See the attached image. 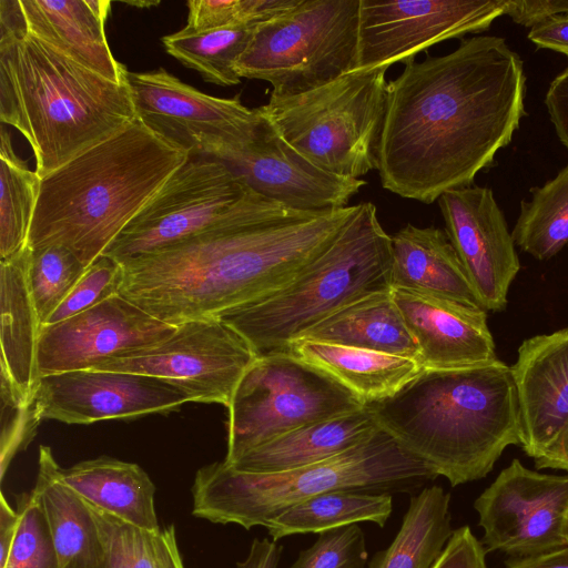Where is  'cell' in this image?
I'll return each mask as SVG.
<instances>
[{"instance_id":"obj_1","label":"cell","mask_w":568,"mask_h":568,"mask_svg":"<svg viewBox=\"0 0 568 568\" xmlns=\"http://www.w3.org/2000/svg\"><path fill=\"white\" fill-rule=\"evenodd\" d=\"M524 62L504 38L476 36L405 63L388 82L378 166L385 190L432 204L471 186L508 145L525 111Z\"/></svg>"},{"instance_id":"obj_2","label":"cell","mask_w":568,"mask_h":568,"mask_svg":"<svg viewBox=\"0 0 568 568\" xmlns=\"http://www.w3.org/2000/svg\"><path fill=\"white\" fill-rule=\"evenodd\" d=\"M356 206L303 212L250 189L204 232L121 264L119 294L173 326L217 317L290 283Z\"/></svg>"},{"instance_id":"obj_3","label":"cell","mask_w":568,"mask_h":568,"mask_svg":"<svg viewBox=\"0 0 568 568\" xmlns=\"http://www.w3.org/2000/svg\"><path fill=\"white\" fill-rule=\"evenodd\" d=\"M135 118L128 79L62 54L28 32L18 0L0 1V120L29 142L40 179Z\"/></svg>"},{"instance_id":"obj_4","label":"cell","mask_w":568,"mask_h":568,"mask_svg":"<svg viewBox=\"0 0 568 568\" xmlns=\"http://www.w3.org/2000/svg\"><path fill=\"white\" fill-rule=\"evenodd\" d=\"M366 405L379 428L453 487L484 478L508 446L520 445L516 387L500 359L423 369L392 396Z\"/></svg>"},{"instance_id":"obj_5","label":"cell","mask_w":568,"mask_h":568,"mask_svg":"<svg viewBox=\"0 0 568 568\" xmlns=\"http://www.w3.org/2000/svg\"><path fill=\"white\" fill-rule=\"evenodd\" d=\"M191 155L135 118L40 180L28 246L92 264Z\"/></svg>"},{"instance_id":"obj_6","label":"cell","mask_w":568,"mask_h":568,"mask_svg":"<svg viewBox=\"0 0 568 568\" xmlns=\"http://www.w3.org/2000/svg\"><path fill=\"white\" fill-rule=\"evenodd\" d=\"M392 236L372 202L356 210L333 242L290 283L268 296L221 314L257 356L286 351L338 310L392 291Z\"/></svg>"},{"instance_id":"obj_7","label":"cell","mask_w":568,"mask_h":568,"mask_svg":"<svg viewBox=\"0 0 568 568\" xmlns=\"http://www.w3.org/2000/svg\"><path fill=\"white\" fill-rule=\"evenodd\" d=\"M436 477L425 463L379 428L341 455L288 471L252 474L239 471L224 460L207 464L194 476L192 515L248 530L265 527L287 508L323 493L406 488Z\"/></svg>"},{"instance_id":"obj_8","label":"cell","mask_w":568,"mask_h":568,"mask_svg":"<svg viewBox=\"0 0 568 568\" xmlns=\"http://www.w3.org/2000/svg\"><path fill=\"white\" fill-rule=\"evenodd\" d=\"M387 67L347 72L311 91L258 106L280 135L318 169L361 179L377 170Z\"/></svg>"},{"instance_id":"obj_9","label":"cell","mask_w":568,"mask_h":568,"mask_svg":"<svg viewBox=\"0 0 568 568\" xmlns=\"http://www.w3.org/2000/svg\"><path fill=\"white\" fill-rule=\"evenodd\" d=\"M358 21L359 0H301L255 28L236 72L273 97L316 89L356 69Z\"/></svg>"},{"instance_id":"obj_10","label":"cell","mask_w":568,"mask_h":568,"mask_svg":"<svg viewBox=\"0 0 568 568\" xmlns=\"http://www.w3.org/2000/svg\"><path fill=\"white\" fill-rule=\"evenodd\" d=\"M365 406L332 375L290 351L260 355L244 373L227 407L224 462L232 464L286 433Z\"/></svg>"},{"instance_id":"obj_11","label":"cell","mask_w":568,"mask_h":568,"mask_svg":"<svg viewBox=\"0 0 568 568\" xmlns=\"http://www.w3.org/2000/svg\"><path fill=\"white\" fill-rule=\"evenodd\" d=\"M136 118L191 155L223 160L257 133L263 114L239 97L205 94L164 69L129 72Z\"/></svg>"},{"instance_id":"obj_12","label":"cell","mask_w":568,"mask_h":568,"mask_svg":"<svg viewBox=\"0 0 568 568\" xmlns=\"http://www.w3.org/2000/svg\"><path fill=\"white\" fill-rule=\"evenodd\" d=\"M248 190L224 162L191 158L169 178L103 255L123 264L193 237L215 224Z\"/></svg>"},{"instance_id":"obj_13","label":"cell","mask_w":568,"mask_h":568,"mask_svg":"<svg viewBox=\"0 0 568 568\" xmlns=\"http://www.w3.org/2000/svg\"><path fill=\"white\" fill-rule=\"evenodd\" d=\"M256 357L236 331L220 317H207L182 323L162 342L92 369L153 376L184 392L191 402L227 408Z\"/></svg>"},{"instance_id":"obj_14","label":"cell","mask_w":568,"mask_h":568,"mask_svg":"<svg viewBox=\"0 0 568 568\" xmlns=\"http://www.w3.org/2000/svg\"><path fill=\"white\" fill-rule=\"evenodd\" d=\"M487 551L514 558L568 546V475H549L513 459L474 503Z\"/></svg>"},{"instance_id":"obj_15","label":"cell","mask_w":568,"mask_h":568,"mask_svg":"<svg viewBox=\"0 0 568 568\" xmlns=\"http://www.w3.org/2000/svg\"><path fill=\"white\" fill-rule=\"evenodd\" d=\"M506 0H359L356 69L406 63L444 40L489 29Z\"/></svg>"},{"instance_id":"obj_16","label":"cell","mask_w":568,"mask_h":568,"mask_svg":"<svg viewBox=\"0 0 568 568\" xmlns=\"http://www.w3.org/2000/svg\"><path fill=\"white\" fill-rule=\"evenodd\" d=\"M191 403L172 384L153 376L81 369L40 377L33 392V418L88 425L116 418L168 414Z\"/></svg>"},{"instance_id":"obj_17","label":"cell","mask_w":568,"mask_h":568,"mask_svg":"<svg viewBox=\"0 0 568 568\" xmlns=\"http://www.w3.org/2000/svg\"><path fill=\"white\" fill-rule=\"evenodd\" d=\"M175 328L118 293L70 318L42 326L37 354L39 378L92 369L153 346Z\"/></svg>"},{"instance_id":"obj_18","label":"cell","mask_w":568,"mask_h":568,"mask_svg":"<svg viewBox=\"0 0 568 568\" xmlns=\"http://www.w3.org/2000/svg\"><path fill=\"white\" fill-rule=\"evenodd\" d=\"M446 234L486 311L499 312L520 263L505 216L493 191L467 186L438 199Z\"/></svg>"},{"instance_id":"obj_19","label":"cell","mask_w":568,"mask_h":568,"mask_svg":"<svg viewBox=\"0 0 568 568\" xmlns=\"http://www.w3.org/2000/svg\"><path fill=\"white\" fill-rule=\"evenodd\" d=\"M263 118L256 135L221 161L247 187L288 209L318 212L351 205L349 200L366 181L318 169Z\"/></svg>"},{"instance_id":"obj_20","label":"cell","mask_w":568,"mask_h":568,"mask_svg":"<svg viewBox=\"0 0 568 568\" xmlns=\"http://www.w3.org/2000/svg\"><path fill=\"white\" fill-rule=\"evenodd\" d=\"M510 369L520 446L538 459L568 427V327L525 339Z\"/></svg>"},{"instance_id":"obj_21","label":"cell","mask_w":568,"mask_h":568,"mask_svg":"<svg viewBox=\"0 0 568 568\" xmlns=\"http://www.w3.org/2000/svg\"><path fill=\"white\" fill-rule=\"evenodd\" d=\"M393 300L414 337L423 369H454L498 359L487 311L392 287Z\"/></svg>"},{"instance_id":"obj_22","label":"cell","mask_w":568,"mask_h":568,"mask_svg":"<svg viewBox=\"0 0 568 568\" xmlns=\"http://www.w3.org/2000/svg\"><path fill=\"white\" fill-rule=\"evenodd\" d=\"M29 33L79 64L111 80L128 79L105 36L108 0H18Z\"/></svg>"},{"instance_id":"obj_23","label":"cell","mask_w":568,"mask_h":568,"mask_svg":"<svg viewBox=\"0 0 568 568\" xmlns=\"http://www.w3.org/2000/svg\"><path fill=\"white\" fill-rule=\"evenodd\" d=\"M392 286L481 307L446 232L410 223L392 236Z\"/></svg>"},{"instance_id":"obj_24","label":"cell","mask_w":568,"mask_h":568,"mask_svg":"<svg viewBox=\"0 0 568 568\" xmlns=\"http://www.w3.org/2000/svg\"><path fill=\"white\" fill-rule=\"evenodd\" d=\"M28 244L11 257L0 260L1 378L14 395L31 405L38 374V341L41 325L30 295Z\"/></svg>"},{"instance_id":"obj_25","label":"cell","mask_w":568,"mask_h":568,"mask_svg":"<svg viewBox=\"0 0 568 568\" xmlns=\"http://www.w3.org/2000/svg\"><path fill=\"white\" fill-rule=\"evenodd\" d=\"M378 429L366 405L359 410L286 433L227 465L252 474L288 471L341 455L367 440Z\"/></svg>"},{"instance_id":"obj_26","label":"cell","mask_w":568,"mask_h":568,"mask_svg":"<svg viewBox=\"0 0 568 568\" xmlns=\"http://www.w3.org/2000/svg\"><path fill=\"white\" fill-rule=\"evenodd\" d=\"M49 446L40 445L38 475L32 489L50 527L59 568H104V554L85 500L61 478Z\"/></svg>"},{"instance_id":"obj_27","label":"cell","mask_w":568,"mask_h":568,"mask_svg":"<svg viewBox=\"0 0 568 568\" xmlns=\"http://www.w3.org/2000/svg\"><path fill=\"white\" fill-rule=\"evenodd\" d=\"M60 475L85 501L139 528L161 530L154 507L155 486L138 464L100 456L61 467Z\"/></svg>"},{"instance_id":"obj_28","label":"cell","mask_w":568,"mask_h":568,"mask_svg":"<svg viewBox=\"0 0 568 568\" xmlns=\"http://www.w3.org/2000/svg\"><path fill=\"white\" fill-rule=\"evenodd\" d=\"M300 339L374 351L419 362L417 344L393 300L392 291L367 296L338 310L310 328Z\"/></svg>"},{"instance_id":"obj_29","label":"cell","mask_w":568,"mask_h":568,"mask_svg":"<svg viewBox=\"0 0 568 568\" xmlns=\"http://www.w3.org/2000/svg\"><path fill=\"white\" fill-rule=\"evenodd\" d=\"M286 351L332 375L365 404L392 396L423 371L417 359L322 342L300 339Z\"/></svg>"},{"instance_id":"obj_30","label":"cell","mask_w":568,"mask_h":568,"mask_svg":"<svg viewBox=\"0 0 568 568\" xmlns=\"http://www.w3.org/2000/svg\"><path fill=\"white\" fill-rule=\"evenodd\" d=\"M449 501L450 495L437 485L413 496L392 544L367 568H433L454 531Z\"/></svg>"},{"instance_id":"obj_31","label":"cell","mask_w":568,"mask_h":568,"mask_svg":"<svg viewBox=\"0 0 568 568\" xmlns=\"http://www.w3.org/2000/svg\"><path fill=\"white\" fill-rule=\"evenodd\" d=\"M393 511V497L386 491L335 490L305 499L265 525L273 540L321 534L338 527L371 521L384 527Z\"/></svg>"},{"instance_id":"obj_32","label":"cell","mask_w":568,"mask_h":568,"mask_svg":"<svg viewBox=\"0 0 568 568\" xmlns=\"http://www.w3.org/2000/svg\"><path fill=\"white\" fill-rule=\"evenodd\" d=\"M523 201L511 232L515 245L539 261L555 256L568 243V164Z\"/></svg>"},{"instance_id":"obj_33","label":"cell","mask_w":568,"mask_h":568,"mask_svg":"<svg viewBox=\"0 0 568 568\" xmlns=\"http://www.w3.org/2000/svg\"><path fill=\"white\" fill-rule=\"evenodd\" d=\"M257 26H240L162 38L165 51L183 65L197 71L204 81L217 85L241 82L236 63L248 45Z\"/></svg>"},{"instance_id":"obj_34","label":"cell","mask_w":568,"mask_h":568,"mask_svg":"<svg viewBox=\"0 0 568 568\" xmlns=\"http://www.w3.org/2000/svg\"><path fill=\"white\" fill-rule=\"evenodd\" d=\"M0 260H4L28 243L41 179L14 153L4 128L0 135Z\"/></svg>"},{"instance_id":"obj_35","label":"cell","mask_w":568,"mask_h":568,"mask_svg":"<svg viewBox=\"0 0 568 568\" xmlns=\"http://www.w3.org/2000/svg\"><path fill=\"white\" fill-rule=\"evenodd\" d=\"M30 250L28 283L42 328L87 267L70 250L60 245Z\"/></svg>"},{"instance_id":"obj_36","label":"cell","mask_w":568,"mask_h":568,"mask_svg":"<svg viewBox=\"0 0 568 568\" xmlns=\"http://www.w3.org/2000/svg\"><path fill=\"white\" fill-rule=\"evenodd\" d=\"M301 0H190L184 34L210 30L258 26L298 4Z\"/></svg>"},{"instance_id":"obj_37","label":"cell","mask_w":568,"mask_h":568,"mask_svg":"<svg viewBox=\"0 0 568 568\" xmlns=\"http://www.w3.org/2000/svg\"><path fill=\"white\" fill-rule=\"evenodd\" d=\"M19 524L6 562L0 568H59L50 527L38 495L17 497Z\"/></svg>"},{"instance_id":"obj_38","label":"cell","mask_w":568,"mask_h":568,"mask_svg":"<svg viewBox=\"0 0 568 568\" xmlns=\"http://www.w3.org/2000/svg\"><path fill=\"white\" fill-rule=\"evenodd\" d=\"M104 554V568H156L153 534L85 501Z\"/></svg>"},{"instance_id":"obj_39","label":"cell","mask_w":568,"mask_h":568,"mask_svg":"<svg viewBox=\"0 0 568 568\" xmlns=\"http://www.w3.org/2000/svg\"><path fill=\"white\" fill-rule=\"evenodd\" d=\"M367 561L365 536L355 524L318 534L288 568H366Z\"/></svg>"},{"instance_id":"obj_40","label":"cell","mask_w":568,"mask_h":568,"mask_svg":"<svg viewBox=\"0 0 568 568\" xmlns=\"http://www.w3.org/2000/svg\"><path fill=\"white\" fill-rule=\"evenodd\" d=\"M122 275L123 270L119 262L101 255L87 267L81 278L50 316L45 325L70 318L118 294Z\"/></svg>"},{"instance_id":"obj_41","label":"cell","mask_w":568,"mask_h":568,"mask_svg":"<svg viewBox=\"0 0 568 568\" xmlns=\"http://www.w3.org/2000/svg\"><path fill=\"white\" fill-rule=\"evenodd\" d=\"M1 443L0 478L13 457L23 450L36 434L38 422L33 418L31 405L22 403L13 393L8 382L1 378Z\"/></svg>"},{"instance_id":"obj_42","label":"cell","mask_w":568,"mask_h":568,"mask_svg":"<svg viewBox=\"0 0 568 568\" xmlns=\"http://www.w3.org/2000/svg\"><path fill=\"white\" fill-rule=\"evenodd\" d=\"M486 550L468 526L455 529L433 568H487Z\"/></svg>"},{"instance_id":"obj_43","label":"cell","mask_w":568,"mask_h":568,"mask_svg":"<svg viewBox=\"0 0 568 568\" xmlns=\"http://www.w3.org/2000/svg\"><path fill=\"white\" fill-rule=\"evenodd\" d=\"M504 14L518 24L532 28L552 17L568 16V0H506Z\"/></svg>"},{"instance_id":"obj_44","label":"cell","mask_w":568,"mask_h":568,"mask_svg":"<svg viewBox=\"0 0 568 568\" xmlns=\"http://www.w3.org/2000/svg\"><path fill=\"white\" fill-rule=\"evenodd\" d=\"M545 104L558 139L568 149V65L551 81Z\"/></svg>"},{"instance_id":"obj_45","label":"cell","mask_w":568,"mask_h":568,"mask_svg":"<svg viewBox=\"0 0 568 568\" xmlns=\"http://www.w3.org/2000/svg\"><path fill=\"white\" fill-rule=\"evenodd\" d=\"M528 39L538 48L568 55V16H557L530 29Z\"/></svg>"},{"instance_id":"obj_46","label":"cell","mask_w":568,"mask_h":568,"mask_svg":"<svg viewBox=\"0 0 568 568\" xmlns=\"http://www.w3.org/2000/svg\"><path fill=\"white\" fill-rule=\"evenodd\" d=\"M156 568H185L173 524L153 534Z\"/></svg>"},{"instance_id":"obj_47","label":"cell","mask_w":568,"mask_h":568,"mask_svg":"<svg viewBox=\"0 0 568 568\" xmlns=\"http://www.w3.org/2000/svg\"><path fill=\"white\" fill-rule=\"evenodd\" d=\"M283 547L268 538L253 539L248 554L236 568H277Z\"/></svg>"},{"instance_id":"obj_48","label":"cell","mask_w":568,"mask_h":568,"mask_svg":"<svg viewBox=\"0 0 568 568\" xmlns=\"http://www.w3.org/2000/svg\"><path fill=\"white\" fill-rule=\"evenodd\" d=\"M506 568H568V546L555 550L511 558Z\"/></svg>"},{"instance_id":"obj_49","label":"cell","mask_w":568,"mask_h":568,"mask_svg":"<svg viewBox=\"0 0 568 568\" xmlns=\"http://www.w3.org/2000/svg\"><path fill=\"white\" fill-rule=\"evenodd\" d=\"M19 524V515L7 501L6 496H0V567L6 562L10 548L12 546L17 528Z\"/></svg>"},{"instance_id":"obj_50","label":"cell","mask_w":568,"mask_h":568,"mask_svg":"<svg viewBox=\"0 0 568 568\" xmlns=\"http://www.w3.org/2000/svg\"><path fill=\"white\" fill-rule=\"evenodd\" d=\"M535 466L538 469L552 468L568 471V427L541 457L535 459Z\"/></svg>"},{"instance_id":"obj_51","label":"cell","mask_w":568,"mask_h":568,"mask_svg":"<svg viewBox=\"0 0 568 568\" xmlns=\"http://www.w3.org/2000/svg\"><path fill=\"white\" fill-rule=\"evenodd\" d=\"M130 4H134V6H152V4H158L156 3H153V2H129Z\"/></svg>"}]
</instances>
